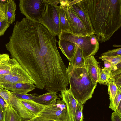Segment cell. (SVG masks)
<instances>
[{
    "instance_id": "cell-1",
    "label": "cell",
    "mask_w": 121,
    "mask_h": 121,
    "mask_svg": "<svg viewBox=\"0 0 121 121\" xmlns=\"http://www.w3.org/2000/svg\"><path fill=\"white\" fill-rule=\"evenodd\" d=\"M56 43V37L44 26L28 21L13 33L8 50L36 87L56 93L66 90L69 82Z\"/></svg>"
},
{
    "instance_id": "cell-2",
    "label": "cell",
    "mask_w": 121,
    "mask_h": 121,
    "mask_svg": "<svg viewBox=\"0 0 121 121\" xmlns=\"http://www.w3.org/2000/svg\"><path fill=\"white\" fill-rule=\"evenodd\" d=\"M98 42L109 39L121 26V0H81Z\"/></svg>"
},
{
    "instance_id": "cell-3",
    "label": "cell",
    "mask_w": 121,
    "mask_h": 121,
    "mask_svg": "<svg viewBox=\"0 0 121 121\" xmlns=\"http://www.w3.org/2000/svg\"><path fill=\"white\" fill-rule=\"evenodd\" d=\"M67 72L69 89L77 101L83 104L92 97L97 85L93 83L85 65L76 68L69 65Z\"/></svg>"
},
{
    "instance_id": "cell-4",
    "label": "cell",
    "mask_w": 121,
    "mask_h": 121,
    "mask_svg": "<svg viewBox=\"0 0 121 121\" xmlns=\"http://www.w3.org/2000/svg\"><path fill=\"white\" fill-rule=\"evenodd\" d=\"M58 36L59 39L68 40L76 44L82 50L84 59L95 55L99 49V42L94 34L78 36L69 32L61 31Z\"/></svg>"
},
{
    "instance_id": "cell-5",
    "label": "cell",
    "mask_w": 121,
    "mask_h": 121,
    "mask_svg": "<svg viewBox=\"0 0 121 121\" xmlns=\"http://www.w3.org/2000/svg\"><path fill=\"white\" fill-rule=\"evenodd\" d=\"M69 121L66 105L59 99L54 104L46 106L37 117L27 121Z\"/></svg>"
},
{
    "instance_id": "cell-6",
    "label": "cell",
    "mask_w": 121,
    "mask_h": 121,
    "mask_svg": "<svg viewBox=\"0 0 121 121\" xmlns=\"http://www.w3.org/2000/svg\"><path fill=\"white\" fill-rule=\"evenodd\" d=\"M48 4L47 0H20L19 6L21 13L26 18L39 23Z\"/></svg>"
},
{
    "instance_id": "cell-7",
    "label": "cell",
    "mask_w": 121,
    "mask_h": 121,
    "mask_svg": "<svg viewBox=\"0 0 121 121\" xmlns=\"http://www.w3.org/2000/svg\"><path fill=\"white\" fill-rule=\"evenodd\" d=\"M59 6L48 3L44 12L39 23L46 27L54 36H58L61 32L60 28Z\"/></svg>"
},
{
    "instance_id": "cell-8",
    "label": "cell",
    "mask_w": 121,
    "mask_h": 121,
    "mask_svg": "<svg viewBox=\"0 0 121 121\" xmlns=\"http://www.w3.org/2000/svg\"><path fill=\"white\" fill-rule=\"evenodd\" d=\"M69 3L66 6L65 10L69 26V32L77 36L89 35L84 25Z\"/></svg>"
},
{
    "instance_id": "cell-9",
    "label": "cell",
    "mask_w": 121,
    "mask_h": 121,
    "mask_svg": "<svg viewBox=\"0 0 121 121\" xmlns=\"http://www.w3.org/2000/svg\"><path fill=\"white\" fill-rule=\"evenodd\" d=\"M69 4L84 25L88 35L94 34L90 20L81 0H70Z\"/></svg>"
},
{
    "instance_id": "cell-10",
    "label": "cell",
    "mask_w": 121,
    "mask_h": 121,
    "mask_svg": "<svg viewBox=\"0 0 121 121\" xmlns=\"http://www.w3.org/2000/svg\"><path fill=\"white\" fill-rule=\"evenodd\" d=\"M62 100L67 108L69 121H75V116L78 101L73 95L69 89L61 91Z\"/></svg>"
},
{
    "instance_id": "cell-11",
    "label": "cell",
    "mask_w": 121,
    "mask_h": 121,
    "mask_svg": "<svg viewBox=\"0 0 121 121\" xmlns=\"http://www.w3.org/2000/svg\"><path fill=\"white\" fill-rule=\"evenodd\" d=\"M84 65L93 83L97 85L99 82L100 69L99 66L98 62L94 56L85 59Z\"/></svg>"
},
{
    "instance_id": "cell-12",
    "label": "cell",
    "mask_w": 121,
    "mask_h": 121,
    "mask_svg": "<svg viewBox=\"0 0 121 121\" xmlns=\"http://www.w3.org/2000/svg\"><path fill=\"white\" fill-rule=\"evenodd\" d=\"M35 85L32 83H4L0 84V88L11 91L19 94H27L35 88Z\"/></svg>"
},
{
    "instance_id": "cell-13",
    "label": "cell",
    "mask_w": 121,
    "mask_h": 121,
    "mask_svg": "<svg viewBox=\"0 0 121 121\" xmlns=\"http://www.w3.org/2000/svg\"><path fill=\"white\" fill-rule=\"evenodd\" d=\"M10 101L11 105L17 112L25 121H27L35 117L28 111L20 100L10 92Z\"/></svg>"
},
{
    "instance_id": "cell-14",
    "label": "cell",
    "mask_w": 121,
    "mask_h": 121,
    "mask_svg": "<svg viewBox=\"0 0 121 121\" xmlns=\"http://www.w3.org/2000/svg\"><path fill=\"white\" fill-rule=\"evenodd\" d=\"M58 44L62 53L70 62L75 53L77 45L70 41L61 39H59Z\"/></svg>"
},
{
    "instance_id": "cell-15",
    "label": "cell",
    "mask_w": 121,
    "mask_h": 121,
    "mask_svg": "<svg viewBox=\"0 0 121 121\" xmlns=\"http://www.w3.org/2000/svg\"><path fill=\"white\" fill-rule=\"evenodd\" d=\"M16 61L14 58H10L8 54H0V75L9 74Z\"/></svg>"
},
{
    "instance_id": "cell-16",
    "label": "cell",
    "mask_w": 121,
    "mask_h": 121,
    "mask_svg": "<svg viewBox=\"0 0 121 121\" xmlns=\"http://www.w3.org/2000/svg\"><path fill=\"white\" fill-rule=\"evenodd\" d=\"M58 97L56 92H50L39 95L35 98L33 101L46 106L56 103Z\"/></svg>"
},
{
    "instance_id": "cell-17",
    "label": "cell",
    "mask_w": 121,
    "mask_h": 121,
    "mask_svg": "<svg viewBox=\"0 0 121 121\" xmlns=\"http://www.w3.org/2000/svg\"><path fill=\"white\" fill-rule=\"evenodd\" d=\"M5 6V20L10 25L15 20L16 5L14 0H8Z\"/></svg>"
},
{
    "instance_id": "cell-18",
    "label": "cell",
    "mask_w": 121,
    "mask_h": 121,
    "mask_svg": "<svg viewBox=\"0 0 121 121\" xmlns=\"http://www.w3.org/2000/svg\"><path fill=\"white\" fill-rule=\"evenodd\" d=\"M69 3L65 2L62 3L59 5V21L61 31L69 32V26L65 10L66 6Z\"/></svg>"
},
{
    "instance_id": "cell-19",
    "label": "cell",
    "mask_w": 121,
    "mask_h": 121,
    "mask_svg": "<svg viewBox=\"0 0 121 121\" xmlns=\"http://www.w3.org/2000/svg\"><path fill=\"white\" fill-rule=\"evenodd\" d=\"M19 99L35 117L39 115L45 106L33 100Z\"/></svg>"
},
{
    "instance_id": "cell-20",
    "label": "cell",
    "mask_w": 121,
    "mask_h": 121,
    "mask_svg": "<svg viewBox=\"0 0 121 121\" xmlns=\"http://www.w3.org/2000/svg\"><path fill=\"white\" fill-rule=\"evenodd\" d=\"M3 113V121H26L11 105H8Z\"/></svg>"
},
{
    "instance_id": "cell-21",
    "label": "cell",
    "mask_w": 121,
    "mask_h": 121,
    "mask_svg": "<svg viewBox=\"0 0 121 121\" xmlns=\"http://www.w3.org/2000/svg\"><path fill=\"white\" fill-rule=\"evenodd\" d=\"M108 88V94L109 96V99L110 102L109 108L114 111L115 110L114 101L117 94L118 88L114 82V78H109L108 82L107 84Z\"/></svg>"
},
{
    "instance_id": "cell-22",
    "label": "cell",
    "mask_w": 121,
    "mask_h": 121,
    "mask_svg": "<svg viewBox=\"0 0 121 121\" xmlns=\"http://www.w3.org/2000/svg\"><path fill=\"white\" fill-rule=\"evenodd\" d=\"M69 65L73 68H76L84 65V59L82 52L77 46L75 54Z\"/></svg>"
},
{
    "instance_id": "cell-23",
    "label": "cell",
    "mask_w": 121,
    "mask_h": 121,
    "mask_svg": "<svg viewBox=\"0 0 121 121\" xmlns=\"http://www.w3.org/2000/svg\"><path fill=\"white\" fill-rule=\"evenodd\" d=\"M21 68L20 65L16 61L9 74L6 75H0V84L7 83L11 77L19 71Z\"/></svg>"
},
{
    "instance_id": "cell-24",
    "label": "cell",
    "mask_w": 121,
    "mask_h": 121,
    "mask_svg": "<svg viewBox=\"0 0 121 121\" xmlns=\"http://www.w3.org/2000/svg\"><path fill=\"white\" fill-rule=\"evenodd\" d=\"M111 71L104 67L100 69L98 82L100 84L106 85L109 81Z\"/></svg>"
},
{
    "instance_id": "cell-25",
    "label": "cell",
    "mask_w": 121,
    "mask_h": 121,
    "mask_svg": "<svg viewBox=\"0 0 121 121\" xmlns=\"http://www.w3.org/2000/svg\"><path fill=\"white\" fill-rule=\"evenodd\" d=\"M83 104L77 102L75 116V121H83Z\"/></svg>"
},
{
    "instance_id": "cell-26",
    "label": "cell",
    "mask_w": 121,
    "mask_h": 121,
    "mask_svg": "<svg viewBox=\"0 0 121 121\" xmlns=\"http://www.w3.org/2000/svg\"><path fill=\"white\" fill-rule=\"evenodd\" d=\"M11 93L20 99L33 101L35 98L39 95L36 93L31 94H22L11 92Z\"/></svg>"
},
{
    "instance_id": "cell-27",
    "label": "cell",
    "mask_w": 121,
    "mask_h": 121,
    "mask_svg": "<svg viewBox=\"0 0 121 121\" xmlns=\"http://www.w3.org/2000/svg\"><path fill=\"white\" fill-rule=\"evenodd\" d=\"M102 56L115 57L121 56V48H117L109 50L101 54Z\"/></svg>"
},
{
    "instance_id": "cell-28",
    "label": "cell",
    "mask_w": 121,
    "mask_h": 121,
    "mask_svg": "<svg viewBox=\"0 0 121 121\" xmlns=\"http://www.w3.org/2000/svg\"><path fill=\"white\" fill-rule=\"evenodd\" d=\"M121 74V62L115 65L111 70L110 78H113L115 76Z\"/></svg>"
},
{
    "instance_id": "cell-29",
    "label": "cell",
    "mask_w": 121,
    "mask_h": 121,
    "mask_svg": "<svg viewBox=\"0 0 121 121\" xmlns=\"http://www.w3.org/2000/svg\"><path fill=\"white\" fill-rule=\"evenodd\" d=\"M100 57L109 61L115 66L116 65L121 62V56L117 57H108L101 55Z\"/></svg>"
},
{
    "instance_id": "cell-30",
    "label": "cell",
    "mask_w": 121,
    "mask_h": 121,
    "mask_svg": "<svg viewBox=\"0 0 121 121\" xmlns=\"http://www.w3.org/2000/svg\"><path fill=\"white\" fill-rule=\"evenodd\" d=\"M10 24L8 23L5 19L0 21V37L3 35Z\"/></svg>"
},
{
    "instance_id": "cell-31",
    "label": "cell",
    "mask_w": 121,
    "mask_h": 121,
    "mask_svg": "<svg viewBox=\"0 0 121 121\" xmlns=\"http://www.w3.org/2000/svg\"><path fill=\"white\" fill-rule=\"evenodd\" d=\"M121 90L118 89L117 94L114 101V104L115 110L121 101Z\"/></svg>"
},
{
    "instance_id": "cell-32",
    "label": "cell",
    "mask_w": 121,
    "mask_h": 121,
    "mask_svg": "<svg viewBox=\"0 0 121 121\" xmlns=\"http://www.w3.org/2000/svg\"><path fill=\"white\" fill-rule=\"evenodd\" d=\"M99 58L102 60L104 62V67L106 69L111 70L114 66L112 63L106 59L100 57H99Z\"/></svg>"
},
{
    "instance_id": "cell-33",
    "label": "cell",
    "mask_w": 121,
    "mask_h": 121,
    "mask_svg": "<svg viewBox=\"0 0 121 121\" xmlns=\"http://www.w3.org/2000/svg\"><path fill=\"white\" fill-rule=\"evenodd\" d=\"M114 82L118 88L121 90V74L113 78Z\"/></svg>"
},
{
    "instance_id": "cell-34",
    "label": "cell",
    "mask_w": 121,
    "mask_h": 121,
    "mask_svg": "<svg viewBox=\"0 0 121 121\" xmlns=\"http://www.w3.org/2000/svg\"><path fill=\"white\" fill-rule=\"evenodd\" d=\"M5 19V6L0 4V21Z\"/></svg>"
},
{
    "instance_id": "cell-35",
    "label": "cell",
    "mask_w": 121,
    "mask_h": 121,
    "mask_svg": "<svg viewBox=\"0 0 121 121\" xmlns=\"http://www.w3.org/2000/svg\"><path fill=\"white\" fill-rule=\"evenodd\" d=\"M8 105L4 99L0 96V105L3 112L5 110Z\"/></svg>"
},
{
    "instance_id": "cell-36",
    "label": "cell",
    "mask_w": 121,
    "mask_h": 121,
    "mask_svg": "<svg viewBox=\"0 0 121 121\" xmlns=\"http://www.w3.org/2000/svg\"><path fill=\"white\" fill-rule=\"evenodd\" d=\"M111 118L112 121H121V117L115 111L112 113Z\"/></svg>"
},
{
    "instance_id": "cell-37",
    "label": "cell",
    "mask_w": 121,
    "mask_h": 121,
    "mask_svg": "<svg viewBox=\"0 0 121 121\" xmlns=\"http://www.w3.org/2000/svg\"><path fill=\"white\" fill-rule=\"evenodd\" d=\"M47 1L48 3H49L56 6H58V4L60 3V0H47Z\"/></svg>"
},
{
    "instance_id": "cell-38",
    "label": "cell",
    "mask_w": 121,
    "mask_h": 121,
    "mask_svg": "<svg viewBox=\"0 0 121 121\" xmlns=\"http://www.w3.org/2000/svg\"><path fill=\"white\" fill-rule=\"evenodd\" d=\"M114 111L116 112L121 117V101L120 102L117 108Z\"/></svg>"
},
{
    "instance_id": "cell-39",
    "label": "cell",
    "mask_w": 121,
    "mask_h": 121,
    "mask_svg": "<svg viewBox=\"0 0 121 121\" xmlns=\"http://www.w3.org/2000/svg\"><path fill=\"white\" fill-rule=\"evenodd\" d=\"M0 121H3V112L0 105Z\"/></svg>"
},
{
    "instance_id": "cell-40",
    "label": "cell",
    "mask_w": 121,
    "mask_h": 121,
    "mask_svg": "<svg viewBox=\"0 0 121 121\" xmlns=\"http://www.w3.org/2000/svg\"><path fill=\"white\" fill-rule=\"evenodd\" d=\"M8 0H0V4L4 5L7 2Z\"/></svg>"
},
{
    "instance_id": "cell-41",
    "label": "cell",
    "mask_w": 121,
    "mask_h": 121,
    "mask_svg": "<svg viewBox=\"0 0 121 121\" xmlns=\"http://www.w3.org/2000/svg\"></svg>"
}]
</instances>
